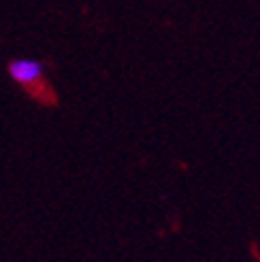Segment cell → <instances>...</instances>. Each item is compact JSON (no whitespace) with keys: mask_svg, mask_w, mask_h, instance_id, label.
Wrapping results in <instances>:
<instances>
[{"mask_svg":"<svg viewBox=\"0 0 260 262\" xmlns=\"http://www.w3.org/2000/svg\"><path fill=\"white\" fill-rule=\"evenodd\" d=\"M9 73L15 81H19L24 85H30V83L41 79L43 67H41V62H36V60H15V62L9 64Z\"/></svg>","mask_w":260,"mask_h":262,"instance_id":"obj_1","label":"cell"}]
</instances>
